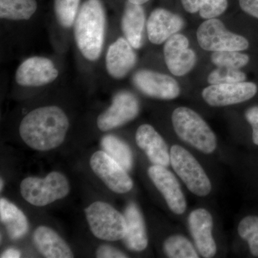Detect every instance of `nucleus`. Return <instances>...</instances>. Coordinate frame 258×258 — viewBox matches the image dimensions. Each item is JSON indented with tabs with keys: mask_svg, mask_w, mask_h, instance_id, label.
Listing matches in <instances>:
<instances>
[{
	"mask_svg": "<svg viewBox=\"0 0 258 258\" xmlns=\"http://www.w3.org/2000/svg\"><path fill=\"white\" fill-rule=\"evenodd\" d=\"M189 45V40L181 34L176 33L165 42L164 60L168 69L174 76H184L195 67L197 55Z\"/></svg>",
	"mask_w": 258,
	"mask_h": 258,
	"instance_id": "12",
	"label": "nucleus"
},
{
	"mask_svg": "<svg viewBox=\"0 0 258 258\" xmlns=\"http://www.w3.org/2000/svg\"><path fill=\"white\" fill-rule=\"evenodd\" d=\"M80 0H54V11L57 22L64 28L74 25Z\"/></svg>",
	"mask_w": 258,
	"mask_h": 258,
	"instance_id": "27",
	"label": "nucleus"
},
{
	"mask_svg": "<svg viewBox=\"0 0 258 258\" xmlns=\"http://www.w3.org/2000/svg\"><path fill=\"white\" fill-rule=\"evenodd\" d=\"M96 257L98 258H124L128 257L126 254L118 250V249L107 245L102 244L97 249L96 252Z\"/></svg>",
	"mask_w": 258,
	"mask_h": 258,
	"instance_id": "32",
	"label": "nucleus"
},
{
	"mask_svg": "<svg viewBox=\"0 0 258 258\" xmlns=\"http://www.w3.org/2000/svg\"><path fill=\"white\" fill-rule=\"evenodd\" d=\"M164 250L171 258H198L199 255L191 242L182 235H173L166 239Z\"/></svg>",
	"mask_w": 258,
	"mask_h": 258,
	"instance_id": "26",
	"label": "nucleus"
},
{
	"mask_svg": "<svg viewBox=\"0 0 258 258\" xmlns=\"http://www.w3.org/2000/svg\"><path fill=\"white\" fill-rule=\"evenodd\" d=\"M134 47L126 39L120 37L108 47L106 57V70L115 79H122L137 63Z\"/></svg>",
	"mask_w": 258,
	"mask_h": 258,
	"instance_id": "17",
	"label": "nucleus"
},
{
	"mask_svg": "<svg viewBox=\"0 0 258 258\" xmlns=\"http://www.w3.org/2000/svg\"><path fill=\"white\" fill-rule=\"evenodd\" d=\"M245 74L239 69L218 67L214 70L208 76V83L210 85L222 84V83H234L245 81Z\"/></svg>",
	"mask_w": 258,
	"mask_h": 258,
	"instance_id": "30",
	"label": "nucleus"
},
{
	"mask_svg": "<svg viewBox=\"0 0 258 258\" xmlns=\"http://www.w3.org/2000/svg\"><path fill=\"white\" fill-rule=\"evenodd\" d=\"M244 115L246 120L252 128V142L258 146V106L248 108Z\"/></svg>",
	"mask_w": 258,
	"mask_h": 258,
	"instance_id": "31",
	"label": "nucleus"
},
{
	"mask_svg": "<svg viewBox=\"0 0 258 258\" xmlns=\"http://www.w3.org/2000/svg\"><path fill=\"white\" fill-rule=\"evenodd\" d=\"M140 111L138 98L133 93L123 91L115 94L112 104L97 119L101 132H107L135 119Z\"/></svg>",
	"mask_w": 258,
	"mask_h": 258,
	"instance_id": "9",
	"label": "nucleus"
},
{
	"mask_svg": "<svg viewBox=\"0 0 258 258\" xmlns=\"http://www.w3.org/2000/svg\"><path fill=\"white\" fill-rule=\"evenodd\" d=\"M93 172L115 193L128 192L134 186L127 171L103 151L95 152L90 159Z\"/></svg>",
	"mask_w": 258,
	"mask_h": 258,
	"instance_id": "8",
	"label": "nucleus"
},
{
	"mask_svg": "<svg viewBox=\"0 0 258 258\" xmlns=\"http://www.w3.org/2000/svg\"><path fill=\"white\" fill-rule=\"evenodd\" d=\"M0 257L1 258H19L21 257V252L18 249L10 248L4 251Z\"/></svg>",
	"mask_w": 258,
	"mask_h": 258,
	"instance_id": "34",
	"label": "nucleus"
},
{
	"mask_svg": "<svg viewBox=\"0 0 258 258\" xmlns=\"http://www.w3.org/2000/svg\"><path fill=\"white\" fill-rule=\"evenodd\" d=\"M0 182H1V186H0V189H1L2 191V190H3V186H4V183H3V179H1V181H0Z\"/></svg>",
	"mask_w": 258,
	"mask_h": 258,
	"instance_id": "36",
	"label": "nucleus"
},
{
	"mask_svg": "<svg viewBox=\"0 0 258 258\" xmlns=\"http://www.w3.org/2000/svg\"><path fill=\"white\" fill-rule=\"evenodd\" d=\"M133 82L141 92L157 99L172 100L180 94L176 80L155 71L140 70L134 74Z\"/></svg>",
	"mask_w": 258,
	"mask_h": 258,
	"instance_id": "11",
	"label": "nucleus"
},
{
	"mask_svg": "<svg viewBox=\"0 0 258 258\" xmlns=\"http://www.w3.org/2000/svg\"><path fill=\"white\" fill-rule=\"evenodd\" d=\"M106 14L101 0H87L78 13L74 23L76 45L88 60L99 58L104 42Z\"/></svg>",
	"mask_w": 258,
	"mask_h": 258,
	"instance_id": "2",
	"label": "nucleus"
},
{
	"mask_svg": "<svg viewBox=\"0 0 258 258\" xmlns=\"http://www.w3.org/2000/svg\"><path fill=\"white\" fill-rule=\"evenodd\" d=\"M145 13L142 5L127 2L121 19V28L127 41L134 49L143 43Z\"/></svg>",
	"mask_w": 258,
	"mask_h": 258,
	"instance_id": "21",
	"label": "nucleus"
},
{
	"mask_svg": "<svg viewBox=\"0 0 258 258\" xmlns=\"http://www.w3.org/2000/svg\"><path fill=\"white\" fill-rule=\"evenodd\" d=\"M0 219L10 238H22L29 230L28 219L21 210L4 198L0 200Z\"/></svg>",
	"mask_w": 258,
	"mask_h": 258,
	"instance_id": "22",
	"label": "nucleus"
},
{
	"mask_svg": "<svg viewBox=\"0 0 258 258\" xmlns=\"http://www.w3.org/2000/svg\"><path fill=\"white\" fill-rule=\"evenodd\" d=\"M170 163L191 192L197 196L205 197L211 191V182L203 168L184 148L179 145L171 148Z\"/></svg>",
	"mask_w": 258,
	"mask_h": 258,
	"instance_id": "6",
	"label": "nucleus"
},
{
	"mask_svg": "<svg viewBox=\"0 0 258 258\" xmlns=\"http://www.w3.org/2000/svg\"><path fill=\"white\" fill-rule=\"evenodd\" d=\"M173 127L183 142L205 154H211L217 148V139L205 120L193 110L179 107L171 116Z\"/></svg>",
	"mask_w": 258,
	"mask_h": 258,
	"instance_id": "3",
	"label": "nucleus"
},
{
	"mask_svg": "<svg viewBox=\"0 0 258 258\" xmlns=\"http://www.w3.org/2000/svg\"><path fill=\"white\" fill-rule=\"evenodd\" d=\"M90 230L97 238L107 241L123 240L126 232L124 215L111 205L96 202L85 209Z\"/></svg>",
	"mask_w": 258,
	"mask_h": 258,
	"instance_id": "5",
	"label": "nucleus"
},
{
	"mask_svg": "<svg viewBox=\"0 0 258 258\" xmlns=\"http://www.w3.org/2000/svg\"><path fill=\"white\" fill-rule=\"evenodd\" d=\"M101 145L103 152L113 158L127 171L133 166L134 159L132 149L121 139L113 135H107L101 139Z\"/></svg>",
	"mask_w": 258,
	"mask_h": 258,
	"instance_id": "23",
	"label": "nucleus"
},
{
	"mask_svg": "<svg viewBox=\"0 0 258 258\" xmlns=\"http://www.w3.org/2000/svg\"><path fill=\"white\" fill-rule=\"evenodd\" d=\"M189 227L195 245L204 257H212L217 252V245L212 236L213 219L205 209H197L190 213Z\"/></svg>",
	"mask_w": 258,
	"mask_h": 258,
	"instance_id": "15",
	"label": "nucleus"
},
{
	"mask_svg": "<svg viewBox=\"0 0 258 258\" xmlns=\"http://www.w3.org/2000/svg\"><path fill=\"white\" fill-rule=\"evenodd\" d=\"M148 174L157 189L161 193L169 209L176 214L181 215L186 208V199L179 181L165 166L153 165L148 169Z\"/></svg>",
	"mask_w": 258,
	"mask_h": 258,
	"instance_id": "14",
	"label": "nucleus"
},
{
	"mask_svg": "<svg viewBox=\"0 0 258 258\" xmlns=\"http://www.w3.org/2000/svg\"><path fill=\"white\" fill-rule=\"evenodd\" d=\"M197 38L203 50L212 52L242 51L249 47L245 37L226 30L224 24L215 18L202 23L197 32Z\"/></svg>",
	"mask_w": 258,
	"mask_h": 258,
	"instance_id": "7",
	"label": "nucleus"
},
{
	"mask_svg": "<svg viewBox=\"0 0 258 258\" xmlns=\"http://www.w3.org/2000/svg\"><path fill=\"white\" fill-rule=\"evenodd\" d=\"M69 125L67 115L59 107H40L24 117L20 125V134L24 142L32 149L47 152L62 144Z\"/></svg>",
	"mask_w": 258,
	"mask_h": 258,
	"instance_id": "1",
	"label": "nucleus"
},
{
	"mask_svg": "<svg viewBox=\"0 0 258 258\" xmlns=\"http://www.w3.org/2000/svg\"><path fill=\"white\" fill-rule=\"evenodd\" d=\"M238 233L248 243L252 255L258 257V217L247 216L241 220Z\"/></svg>",
	"mask_w": 258,
	"mask_h": 258,
	"instance_id": "29",
	"label": "nucleus"
},
{
	"mask_svg": "<svg viewBox=\"0 0 258 258\" xmlns=\"http://www.w3.org/2000/svg\"><path fill=\"white\" fill-rule=\"evenodd\" d=\"M69 181L64 174L52 171L45 178H25L20 184V192L28 203L43 207L62 200L70 192Z\"/></svg>",
	"mask_w": 258,
	"mask_h": 258,
	"instance_id": "4",
	"label": "nucleus"
},
{
	"mask_svg": "<svg viewBox=\"0 0 258 258\" xmlns=\"http://www.w3.org/2000/svg\"><path fill=\"white\" fill-rule=\"evenodd\" d=\"M183 8L191 14L200 13L203 19L216 18L225 13L228 7L227 0H181Z\"/></svg>",
	"mask_w": 258,
	"mask_h": 258,
	"instance_id": "25",
	"label": "nucleus"
},
{
	"mask_svg": "<svg viewBox=\"0 0 258 258\" xmlns=\"http://www.w3.org/2000/svg\"><path fill=\"white\" fill-rule=\"evenodd\" d=\"M239 3L244 13L258 19V0H239Z\"/></svg>",
	"mask_w": 258,
	"mask_h": 258,
	"instance_id": "33",
	"label": "nucleus"
},
{
	"mask_svg": "<svg viewBox=\"0 0 258 258\" xmlns=\"http://www.w3.org/2000/svg\"><path fill=\"white\" fill-rule=\"evenodd\" d=\"M126 232L123 240L131 250L140 252L147 248L148 236L143 215L135 203H129L124 214Z\"/></svg>",
	"mask_w": 258,
	"mask_h": 258,
	"instance_id": "19",
	"label": "nucleus"
},
{
	"mask_svg": "<svg viewBox=\"0 0 258 258\" xmlns=\"http://www.w3.org/2000/svg\"><path fill=\"white\" fill-rule=\"evenodd\" d=\"M33 242L38 252L45 257H74L69 244L57 232L46 226H40L34 231Z\"/></svg>",
	"mask_w": 258,
	"mask_h": 258,
	"instance_id": "20",
	"label": "nucleus"
},
{
	"mask_svg": "<svg viewBox=\"0 0 258 258\" xmlns=\"http://www.w3.org/2000/svg\"><path fill=\"white\" fill-rule=\"evenodd\" d=\"M58 76V71L50 59L32 57L19 66L15 80L20 86L39 87L53 82Z\"/></svg>",
	"mask_w": 258,
	"mask_h": 258,
	"instance_id": "13",
	"label": "nucleus"
},
{
	"mask_svg": "<svg viewBox=\"0 0 258 258\" xmlns=\"http://www.w3.org/2000/svg\"><path fill=\"white\" fill-rule=\"evenodd\" d=\"M184 25V20L179 15L157 8L151 13L147 20L148 37L152 43L161 45L180 31Z\"/></svg>",
	"mask_w": 258,
	"mask_h": 258,
	"instance_id": "16",
	"label": "nucleus"
},
{
	"mask_svg": "<svg viewBox=\"0 0 258 258\" xmlns=\"http://www.w3.org/2000/svg\"><path fill=\"white\" fill-rule=\"evenodd\" d=\"M136 142L140 149L145 152L154 165L169 166L170 153L165 141L154 127L149 124L140 125L136 134Z\"/></svg>",
	"mask_w": 258,
	"mask_h": 258,
	"instance_id": "18",
	"label": "nucleus"
},
{
	"mask_svg": "<svg viewBox=\"0 0 258 258\" xmlns=\"http://www.w3.org/2000/svg\"><path fill=\"white\" fill-rule=\"evenodd\" d=\"M37 8L36 0H0V18L15 21L29 20Z\"/></svg>",
	"mask_w": 258,
	"mask_h": 258,
	"instance_id": "24",
	"label": "nucleus"
},
{
	"mask_svg": "<svg viewBox=\"0 0 258 258\" xmlns=\"http://www.w3.org/2000/svg\"><path fill=\"white\" fill-rule=\"evenodd\" d=\"M211 60L217 67L240 69L248 64L249 57L240 51H218L212 54Z\"/></svg>",
	"mask_w": 258,
	"mask_h": 258,
	"instance_id": "28",
	"label": "nucleus"
},
{
	"mask_svg": "<svg viewBox=\"0 0 258 258\" xmlns=\"http://www.w3.org/2000/svg\"><path fill=\"white\" fill-rule=\"evenodd\" d=\"M257 92V86L255 83L244 81L210 85L203 90V97L210 106L221 107L248 101Z\"/></svg>",
	"mask_w": 258,
	"mask_h": 258,
	"instance_id": "10",
	"label": "nucleus"
},
{
	"mask_svg": "<svg viewBox=\"0 0 258 258\" xmlns=\"http://www.w3.org/2000/svg\"><path fill=\"white\" fill-rule=\"evenodd\" d=\"M130 3H134V4L142 5L144 3H147L149 0H128Z\"/></svg>",
	"mask_w": 258,
	"mask_h": 258,
	"instance_id": "35",
	"label": "nucleus"
}]
</instances>
